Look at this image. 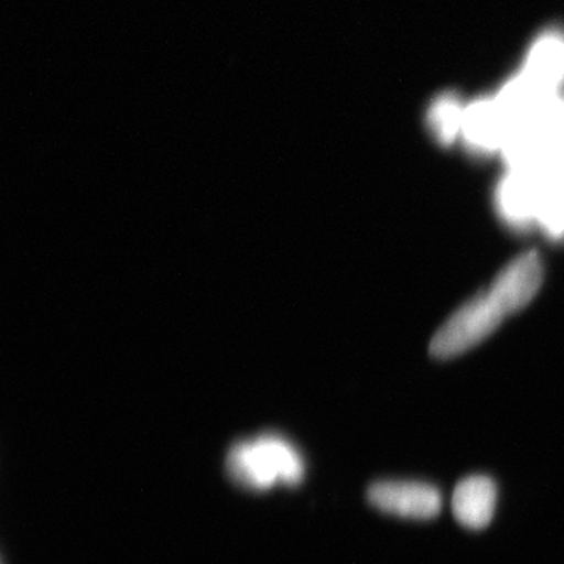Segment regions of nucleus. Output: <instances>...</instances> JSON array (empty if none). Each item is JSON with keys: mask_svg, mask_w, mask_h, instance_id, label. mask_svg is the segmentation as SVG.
Returning a JSON list of instances; mask_svg holds the SVG:
<instances>
[{"mask_svg": "<svg viewBox=\"0 0 564 564\" xmlns=\"http://www.w3.org/2000/svg\"><path fill=\"white\" fill-rule=\"evenodd\" d=\"M544 169H510L505 176L497 193V204L510 225L529 226L538 221Z\"/></svg>", "mask_w": 564, "mask_h": 564, "instance_id": "nucleus-4", "label": "nucleus"}, {"mask_svg": "<svg viewBox=\"0 0 564 564\" xmlns=\"http://www.w3.org/2000/svg\"><path fill=\"white\" fill-rule=\"evenodd\" d=\"M466 109L454 96H444L437 99L430 111V124L437 139L444 143H452L463 133V122Z\"/></svg>", "mask_w": 564, "mask_h": 564, "instance_id": "nucleus-9", "label": "nucleus"}, {"mask_svg": "<svg viewBox=\"0 0 564 564\" xmlns=\"http://www.w3.org/2000/svg\"><path fill=\"white\" fill-rule=\"evenodd\" d=\"M513 132V121L496 99H484L467 107L463 137L478 152L503 151Z\"/></svg>", "mask_w": 564, "mask_h": 564, "instance_id": "nucleus-5", "label": "nucleus"}, {"mask_svg": "<svg viewBox=\"0 0 564 564\" xmlns=\"http://www.w3.org/2000/svg\"><path fill=\"white\" fill-rule=\"evenodd\" d=\"M525 76L540 87L555 90L564 79V39L560 35L543 36L527 58Z\"/></svg>", "mask_w": 564, "mask_h": 564, "instance_id": "nucleus-7", "label": "nucleus"}, {"mask_svg": "<svg viewBox=\"0 0 564 564\" xmlns=\"http://www.w3.org/2000/svg\"><path fill=\"white\" fill-rule=\"evenodd\" d=\"M555 158L564 162V126L562 132H560L558 143H556Z\"/></svg>", "mask_w": 564, "mask_h": 564, "instance_id": "nucleus-10", "label": "nucleus"}, {"mask_svg": "<svg viewBox=\"0 0 564 564\" xmlns=\"http://www.w3.org/2000/svg\"><path fill=\"white\" fill-rule=\"evenodd\" d=\"M543 263L536 252L522 254L497 276L488 291L464 304L452 315L432 343L433 355L452 358L484 340L516 311L524 307L540 291Z\"/></svg>", "mask_w": 564, "mask_h": 564, "instance_id": "nucleus-1", "label": "nucleus"}, {"mask_svg": "<svg viewBox=\"0 0 564 564\" xmlns=\"http://www.w3.org/2000/svg\"><path fill=\"white\" fill-rule=\"evenodd\" d=\"M455 518L467 529H485L492 521L497 505V486L486 475L464 478L454 492Z\"/></svg>", "mask_w": 564, "mask_h": 564, "instance_id": "nucleus-6", "label": "nucleus"}, {"mask_svg": "<svg viewBox=\"0 0 564 564\" xmlns=\"http://www.w3.org/2000/svg\"><path fill=\"white\" fill-rule=\"evenodd\" d=\"M538 223L551 236H564V162L556 158L543 170Z\"/></svg>", "mask_w": 564, "mask_h": 564, "instance_id": "nucleus-8", "label": "nucleus"}, {"mask_svg": "<svg viewBox=\"0 0 564 564\" xmlns=\"http://www.w3.org/2000/svg\"><path fill=\"white\" fill-rule=\"evenodd\" d=\"M369 502L383 513L408 519H432L443 507V497L421 481H377L367 492Z\"/></svg>", "mask_w": 564, "mask_h": 564, "instance_id": "nucleus-3", "label": "nucleus"}, {"mask_svg": "<svg viewBox=\"0 0 564 564\" xmlns=\"http://www.w3.org/2000/svg\"><path fill=\"white\" fill-rule=\"evenodd\" d=\"M226 473L245 489H267L278 480L296 485L303 478V462L288 441L263 434L234 445L226 458Z\"/></svg>", "mask_w": 564, "mask_h": 564, "instance_id": "nucleus-2", "label": "nucleus"}]
</instances>
